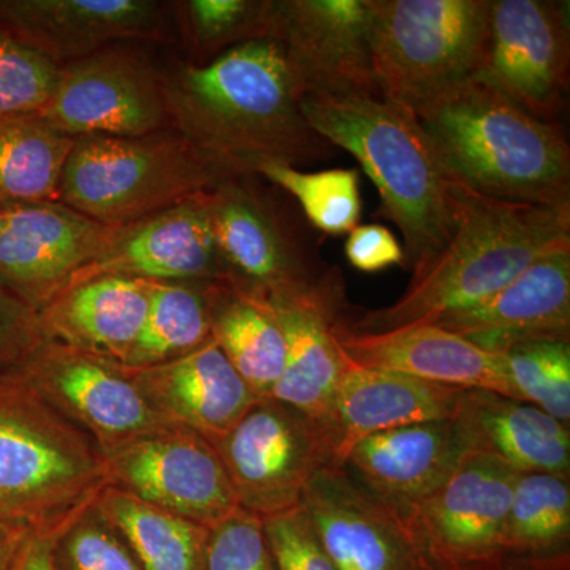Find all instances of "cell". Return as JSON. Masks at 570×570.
Listing matches in <instances>:
<instances>
[{"mask_svg": "<svg viewBox=\"0 0 570 570\" xmlns=\"http://www.w3.org/2000/svg\"><path fill=\"white\" fill-rule=\"evenodd\" d=\"M160 78L170 126L238 174L264 163L299 168L335 156L303 116L302 91L279 41H249Z\"/></svg>", "mask_w": 570, "mask_h": 570, "instance_id": "obj_1", "label": "cell"}, {"mask_svg": "<svg viewBox=\"0 0 570 570\" xmlns=\"http://www.w3.org/2000/svg\"><path fill=\"white\" fill-rule=\"evenodd\" d=\"M307 124L362 164L381 195V214L401 230L404 265L423 272L456 228L455 176L419 119L374 96H303Z\"/></svg>", "mask_w": 570, "mask_h": 570, "instance_id": "obj_2", "label": "cell"}, {"mask_svg": "<svg viewBox=\"0 0 570 570\" xmlns=\"http://www.w3.org/2000/svg\"><path fill=\"white\" fill-rule=\"evenodd\" d=\"M455 176V175H453ZM456 228L448 246L397 302L370 311L351 325L355 333H384L431 324L479 305L512 283L542 255L570 245V205L499 200L455 176Z\"/></svg>", "mask_w": 570, "mask_h": 570, "instance_id": "obj_3", "label": "cell"}, {"mask_svg": "<svg viewBox=\"0 0 570 570\" xmlns=\"http://www.w3.org/2000/svg\"><path fill=\"white\" fill-rule=\"evenodd\" d=\"M414 116L445 167L471 189L515 204L570 205V146L561 122L534 118L479 80Z\"/></svg>", "mask_w": 570, "mask_h": 570, "instance_id": "obj_4", "label": "cell"}, {"mask_svg": "<svg viewBox=\"0 0 570 570\" xmlns=\"http://www.w3.org/2000/svg\"><path fill=\"white\" fill-rule=\"evenodd\" d=\"M108 485L100 450L18 371L0 374V521L58 534Z\"/></svg>", "mask_w": 570, "mask_h": 570, "instance_id": "obj_5", "label": "cell"}, {"mask_svg": "<svg viewBox=\"0 0 570 570\" xmlns=\"http://www.w3.org/2000/svg\"><path fill=\"white\" fill-rule=\"evenodd\" d=\"M239 175L174 127L141 137L75 138L59 204L110 227H129L212 193Z\"/></svg>", "mask_w": 570, "mask_h": 570, "instance_id": "obj_6", "label": "cell"}, {"mask_svg": "<svg viewBox=\"0 0 570 570\" xmlns=\"http://www.w3.org/2000/svg\"><path fill=\"white\" fill-rule=\"evenodd\" d=\"M493 0H373L371 56L382 99L415 115L474 80L485 62Z\"/></svg>", "mask_w": 570, "mask_h": 570, "instance_id": "obj_7", "label": "cell"}, {"mask_svg": "<svg viewBox=\"0 0 570 570\" xmlns=\"http://www.w3.org/2000/svg\"><path fill=\"white\" fill-rule=\"evenodd\" d=\"M239 508L268 519L302 504L307 483L335 464L333 431L276 400H262L214 444Z\"/></svg>", "mask_w": 570, "mask_h": 570, "instance_id": "obj_8", "label": "cell"}, {"mask_svg": "<svg viewBox=\"0 0 570 570\" xmlns=\"http://www.w3.org/2000/svg\"><path fill=\"white\" fill-rule=\"evenodd\" d=\"M519 474L491 456L464 452L449 479L404 513L439 570H490L512 560L508 515Z\"/></svg>", "mask_w": 570, "mask_h": 570, "instance_id": "obj_9", "label": "cell"}, {"mask_svg": "<svg viewBox=\"0 0 570 570\" xmlns=\"http://www.w3.org/2000/svg\"><path fill=\"white\" fill-rule=\"evenodd\" d=\"M255 178L235 175L208 194L214 239L232 279L261 292L318 283L328 269L318 261L314 228L305 216L288 219Z\"/></svg>", "mask_w": 570, "mask_h": 570, "instance_id": "obj_10", "label": "cell"}, {"mask_svg": "<svg viewBox=\"0 0 570 570\" xmlns=\"http://www.w3.org/2000/svg\"><path fill=\"white\" fill-rule=\"evenodd\" d=\"M59 414L91 438L102 456L175 425L126 366L47 340L18 370Z\"/></svg>", "mask_w": 570, "mask_h": 570, "instance_id": "obj_11", "label": "cell"}, {"mask_svg": "<svg viewBox=\"0 0 570 570\" xmlns=\"http://www.w3.org/2000/svg\"><path fill=\"white\" fill-rule=\"evenodd\" d=\"M41 116L69 137H141L168 129L163 78L130 43L59 67Z\"/></svg>", "mask_w": 570, "mask_h": 570, "instance_id": "obj_12", "label": "cell"}, {"mask_svg": "<svg viewBox=\"0 0 570 570\" xmlns=\"http://www.w3.org/2000/svg\"><path fill=\"white\" fill-rule=\"evenodd\" d=\"M104 460L108 485L208 530L239 509L219 452L189 428L157 431Z\"/></svg>", "mask_w": 570, "mask_h": 570, "instance_id": "obj_13", "label": "cell"}, {"mask_svg": "<svg viewBox=\"0 0 570 570\" xmlns=\"http://www.w3.org/2000/svg\"><path fill=\"white\" fill-rule=\"evenodd\" d=\"M485 82L542 121L560 122L568 107V9L549 0H493Z\"/></svg>", "mask_w": 570, "mask_h": 570, "instance_id": "obj_14", "label": "cell"}, {"mask_svg": "<svg viewBox=\"0 0 570 570\" xmlns=\"http://www.w3.org/2000/svg\"><path fill=\"white\" fill-rule=\"evenodd\" d=\"M373 0H276L275 36L302 96L379 94L371 56Z\"/></svg>", "mask_w": 570, "mask_h": 570, "instance_id": "obj_15", "label": "cell"}, {"mask_svg": "<svg viewBox=\"0 0 570 570\" xmlns=\"http://www.w3.org/2000/svg\"><path fill=\"white\" fill-rule=\"evenodd\" d=\"M119 230L59 202L3 206L0 285L39 313Z\"/></svg>", "mask_w": 570, "mask_h": 570, "instance_id": "obj_16", "label": "cell"}, {"mask_svg": "<svg viewBox=\"0 0 570 570\" xmlns=\"http://www.w3.org/2000/svg\"><path fill=\"white\" fill-rule=\"evenodd\" d=\"M341 284L332 268L316 284L262 292L283 328L287 355L272 400L332 430L337 387L351 366L341 346ZM333 431V430H332Z\"/></svg>", "mask_w": 570, "mask_h": 570, "instance_id": "obj_17", "label": "cell"}, {"mask_svg": "<svg viewBox=\"0 0 570 570\" xmlns=\"http://www.w3.org/2000/svg\"><path fill=\"white\" fill-rule=\"evenodd\" d=\"M302 505L336 570H439L406 519L367 493L344 466L318 471Z\"/></svg>", "mask_w": 570, "mask_h": 570, "instance_id": "obj_18", "label": "cell"}, {"mask_svg": "<svg viewBox=\"0 0 570 570\" xmlns=\"http://www.w3.org/2000/svg\"><path fill=\"white\" fill-rule=\"evenodd\" d=\"M171 3L0 0V31L62 67L112 45L170 39Z\"/></svg>", "mask_w": 570, "mask_h": 570, "instance_id": "obj_19", "label": "cell"}, {"mask_svg": "<svg viewBox=\"0 0 570 570\" xmlns=\"http://www.w3.org/2000/svg\"><path fill=\"white\" fill-rule=\"evenodd\" d=\"M208 194L121 227L110 247L67 287L97 276L186 284L234 281L214 239Z\"/></svg>", "mask_w": 570, "mask_h": 570, "instance_id": "obj_20", "label": "cell"}, {"mask_svg": "<svg viewBox=\"0 0 570 570\" xmlns=\"http://www.w3.org/2000/svg\"><path fill=\"white\" fill-rule=\"evenodd\" d=\"M431 324L493 354L528 343H569L570 245L542 255L479 305Z\"/></svg>", "mask_w": 570, "mask_h": 570, "instance_id": "obj_21", "label": "cell"}, {"mask_svg": "<svg viewBox=\"0 0 570 570\" xmlns=\"http://www.w3.org/2000/svg\"><path fill=\"white\" fill-rule=\"evenodd\" d=\"M341 346L358 366L463 390H487L521 401L510 381L504 354L483 351L436 324L409 325L384 333H355L346 324L341 332Z\"/></svg>", "mask_w": 570, "mask_h": 570, "instance_id": "obj_22", "label": "cell"}, {"mask_svg": "<svg viewBox=\"0 0 570 570\" xmlns=\"http://www.w3.org/2000/svg\"><path fill=\"white\" fill-rule=\"evenodd\" d=\"M127 370L165 417L212 444L230 433L262 401L213 337L171 362Z\"/></svg>", "mask_w": 570, "mask_h": 570, "instance_id": "obj_23", "label": "cell"}, {"mask_svg": "<svg viewBox=\"0 0 570 570\" xmlns=\"http://www.w3.org/2000/svg\"><path fill=\"white\" fill-rule=\"evenodd\" d=\"M463 453L455 423L445 420L371 434L348 452L344 468L404 515L449 479Z\"/></svg>", "mask_w": 570, "mask_h": 570, "instance_id": "obj_24", "label": "cell"}, {"mask_svg": "<svg viewBox=\"0 0 570 570\" xmlns=\"http://www.w3.org/2000/svg\"><path fill=\"white\" fill-rule=\"evenodd\" d=\"M466 390L351 363L332 409L335 464L381 431L455 419Z\"/></svg>", "mask_w": 570, "mask_h": 570, "instance_id": "obj_25", "label": "cell"}, {"mask_svg": "<svg viewBox=\"0 0 570 570\" xmlns=\"http://www.w3.org/2000/svg\"><path fill=\"white\" fill-rule=\"evenodd\" d=\"M453 423L464 452L491 456L520 474L569 479V426L542 409L487 390H466Z\"/></svg>", "mask_w": 570, "mask_h": 570, "instance_id": "obj_26", "label": "cell"}, {"mask_svg": "<svg viewBox=\"0 0 570 570\" xmlns=\"http://www.w3.org/2000/svg\"><path fill=\"white\" fill-rule=\"evenodd\" d=\"M148 313V283L97 276L63 288L39 311L51 343L122 363L140 336Z\"/></svg>", "mask_w": 570, "mask_h": 570, "instance_id": "obj_27", "label": "cell"}, {"mask_svg": "<svg viewBox=\"0 0 570 570\" xmlns=\"http://www.w3.org/2000/svg\"><path fill=\"white\" fill-rule=\"evenodd\" d=\"M212 337L261 400H272L283 376L287 344L261 291L234 281L208 285Z\"/></svg>", "mask_w": 570, "mask_h": 570, "instance_id": "obj_28", "label": "cell"}, {"mask_svg": "<svg viewBox=\"0 0 570 570\" xmlns=\"http://www.w3.org/2000/svg\"><path fill=\"white\" fill-rule=\"evenodd\" d=\"M142 570H205L208 528L107 485L94 501Z\"/></svg>", "mask_w": 570, "mask_h": 570, "instance_id": "obj_29", "label": "cell"}, {"mask_svg": "<svg viewBox=\"0 0 570 570\" xmlns=\"http://www.w3.org/2000/svg\"><path fill=\"white\" fill-rule=\"evenodd\" d=\"M73 142L41 112L0 116V205L58 202Z\"/></svg>", "mask_w": 570, "mask_h": 570, "instance_id": "obj_30", "label": "cell"}, {"mask_svg": "<svg viewBox=\"0 0 570 570\" xmlns=\"http://www.w3.org/2000/svg\"><path fill=\"white\" fill-rule=\"evenodd\" d=\"M148 283V313L129 354L119 365H163L204 346L212 337L209 284Z\"/></svg>", "mask_w": 570, "mask_h": 570, "instance_id": "obj_31", "label": "cell"}, {"mask_svg": "<svg viewBox=\"0 0 570 570\" xmlns=\"http://www.w3.org/2000/svg\"><path fill=\"white\" fill-rule=\"evenodd\" d=\"M570 489L561 475L519 474L508 515L512 560L549 561L569 557Z\"/></svg>", "mask_w": 570, "mask_h": 570, "instance_id": "obj_32", "label": "cell"}, {"mask_svg": "<svg viewBox=\"0 0 570 570\" xmlns=\"http://www.w3.org/2000/svg\"><path fill=\"white\" fill-rule=\"evenodd\" d=\"M253 174L292 195L307 224L321 234L348 235L360 225L362 195L356 168L303 171L288 164L264 163Z\"/></svg>", "mask_w": 570, "mask_h": 570, "instance_id": "obj_33", "label": "cell"}, {"mask_svg": "<svg viewBox=\"0 0 570 570\" xmlns=\"http://www.w3.org/2000/svg\"><path fill=\"white\" fill-rule=\"evenodd\" d=\"M195 66L254 40H273L276 0H187L175 2Z\"/></svg>", "mask_w": 570, "mask_h": 570, "instance_id": "obj_34", "label": "cell"}, {"mask_svg": "<svg viewBox=\"0 0 570 570\" xmlns=\"http://www.w3.org/2000/svg\"><path fill=\"white\" fill-rule=\"evenodd\" d=\"M52 566L55 570H142L126 540L94 502L56 539Z\"/></svg>", "mask_w": 570, "mask_h": 570, "instance_id": "obj_35", "label": "cell"}, {"mask_svg": "<svg viewBox=\"0 0 570 570\" xmlns=\"http://www.w3.org/2000/svg\"><path fill=\"white\" fill-rule=\"evenodd\" d=\"M58 73V66L0 31V116L43 110Z\"/></svg>", "mask_w": 570, "mask_h": 570, "instance_id": "obj_36", "label": "cell"}, {"mask_svg": "<svg viewBox=\"0 0 570 570\" xmlns=\"http://www.w3.org/2000/svg\"><path fill=\"white\" fill-rule=\"evenodd\" d=\"M205 570H276L264 520L239 508L209 528Z\"/></svg>", "mask_w": 570, "mask_h": 570, "instance_id": "obj_37", "label": "cell"}, {"mask_svg": "<svg viewBox=\"0 0 570 570\" xmlns=\"http://www.w3.org/2000/svg\"><path fill=\"white\" fill-rule=\"evenodd\" d=\"M276 570H336L302 504L264 519Z\"/></svg>", "mask_w": 570, "mask_h": 570, "instance_id": "obj_38", "label": "cell"}, {"mask_svg": "<svg viewBox=\"0 0 570 570\" xmlns=\"http://www.w3.org/2000/svg\"><path fill=\"white\" fill-rule=\"evenodd\" d=\"M45 343L39 313L0 285V374L20 370Z\"/></svg>", "mask_w": 570, "mask_h": 570, "instance_id": "obj_39", "label": "cell"}, {"mask_svg": "<svg viewBox=\"0 0 570 570\" xmlns=\"http://www.w3.org/2000/svg\"><path fill=\"white\" fill-rule=\"evenodd\" d=\"M344 253L352 266L365 273H377L406 261L396 236L381 224L356 225L348 234Z\"/></svg>", "mask_w": 570, "mask_h": 570, "instance_id": "obj_40", "label": "cell"}, {"mask_svg": "<svg viewBox=\"0 0 570 570\" xmlns=\"http://www.w3.org/2000/svg\"><path fill=\"white\" fill-rule=\"evenodd\" d=\"M546 414L569 426L570 420V346L569 343H550L543 376Z\"/></svg>", "mask_w": 570, "mask_h": 570, "instance_id": "obj_41", "label": "cell"}, {"mask_svg": "<svg viewBox=\"0 0 570 570\" xmlns=\"http://www.w3.org/2000/svg\"><path fill=\"white\" fill-rule=\"evenodd\" d=\"M58 534H28L22 539L10 570H55L52 547Z\"/></svg>", "mask_w": 570, "mask_h": 570, "instance_id": "obj_42", "label": "cell"}, {"mask_svg": "<svg viewBox=\"0 0 570 570\" xmlns=\"http://www.w3.org/2000/svg\"><path fill=\"white\" fill-rule=\"evenodd\" d=\"M24 532L13 530L0 521V570H10L17 551L20 549Z\"/></svg>", "mask_w": 570, "mask_h": 570, "instance_id": "obj_43", "label": "cell"}, {"mask_svg": "<svg viewBox=\"0 0 570 570\" xmlns=\"http://www.w3.org/2000/svg\"><path fill=\"white\" fill-rule=\"evenodd\" d=\"M569 558L549 561L509 560L490 570H568Z\"/></svg>", "mask_w": 570, "mask_h": 570, "instance_id": "obj_44", "label": "cell"}, {"mask_svg": "<svg viewBox=\"0 0 570 570\" xmlns=\"http://www.w3.org/2000/svg\"><path fill=\"white\" fill-rule=\"evenodd\" d=\"M3 225V206L0 205V230H2Z\"/></svg>", "mask_w": 570, "mask_h": 570, "instance_id": "obj_45", "label": "cell"}]
</instances>
